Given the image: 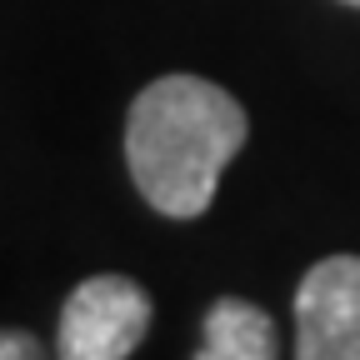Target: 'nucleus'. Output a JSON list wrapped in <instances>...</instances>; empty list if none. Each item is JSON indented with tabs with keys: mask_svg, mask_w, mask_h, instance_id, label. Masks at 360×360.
Returning a JSON list of instances; mask_svg holds the SVG:
<instances>
[{
	"mask_svg": "<svg viewBox=\"0 0 360 360\" xmlns=\"http://www.w3.org/2000/svg\"><path fill=\"white\" fill-rule=\"evenodd\" d=\"M245 135L250 115L225 85L205 75H160L130 101L125 165L155 215L200 220Z\"/></svg>",
	"mask_w": 360,
	"mask_h": 360,
	"instance_id": "obj_1",
	"label": "nucleus"
},
{
	"mask_svg": "<svg viewBox=\"0 0 360 360\" xmlns=\"http://www.w3.org/2000/svg\"><path fill=\"white\" fill-rule=\"evenodd\" d=\"M340 6H350V11H360V0H340Z\"/></svg>",
	"mask_w": 360,
	"mask_h": 360,
	"instance_id": "obj_6",
	"label": "nucleus"
},
{
	"mask_svg": "<svg viewBox=\"0 0 360 360\" xmlns=\"http://www.w3.org/2000/svg\"><path fill=\"white\" fill-rule=\"evenodd\" d=\"M276 355H281L276 321H270V310H260L255 300L220 295L205 310L195 360H276Z\"/></svg>",
	"mask_w": 360,
	"mask_h": 360,
	"instance_id": "obj_4",
	"label": "nucleus"
},
{
	"mask_svg": "<svg viewBox=\"0 0 360 360\" xmlns=\"http://www.w3.org/2000/svg\"><path fill=\"white\" fill-rule=\"evenodd\" d=\"M295 355L360 360V255H326L295 285Z\"/></svg>",
	"mask_w": 360,
	"mask_h": 360,
	"instance_id": "obj_3",
	"label": "nucleus"
},
{
	"mask_svg": "<svg viewBox=\"0 0 360 360\" xmlns=\"http://www.w3.org/2000/svg\"><path fill=\"white\" fill-rule=\"evenodd\" d=\"M150 295L130 276H85L60 310V340L65 360H125L141 350L150 330Z\"/></svg>",
	"mask_w": 360,
	"mask_h": 360,
	"instance_id": "obj_2",
	"label": "nucleus"
},
{
	"mask_svg": "<svg viewBox=\"0 0 360 360\" xmlns=\"http://www.w3.org/2000/svg\"><path fill=\"white\" fill-rule=\"evenodd\" d=\"M45 345L30 330H0V360H40Z\"/></svg>",
	"mask_w": 360,
	"mask_h": 360,
	"instance_id": "obj_5",
	"label": "nucleus"
}]
</instances>
